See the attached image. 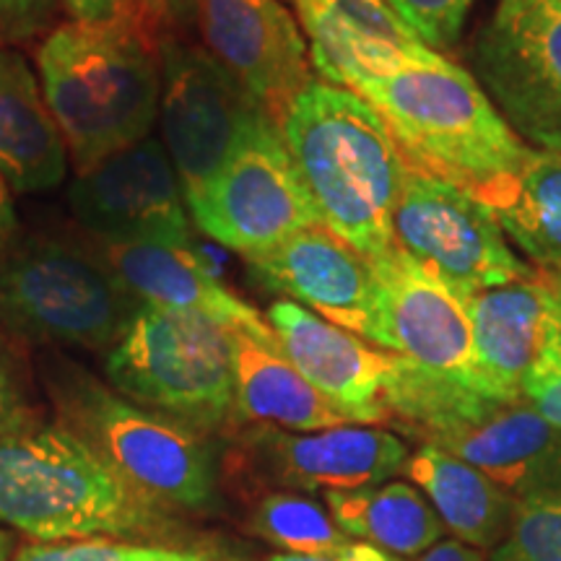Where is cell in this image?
Here are the masks:
<instances>
[{
  "instance_id": "obj_5",
  "label": "cell",
  "mask_w": 561,
  "mask_h": 561,
  "mask_svg": "<svg viewBox=\"0 0 561 561\" xmlns=\"http://www.w3.org/2000/svg\"><path fill=\"white\" fill-rule=\"evenodd\" d=\"M354 94L382 117L409 170L468 195L510 172L525 151L481 83L439 53L377 76Z\"/></svg>"
},
{
  "instance_id": "obj_4",
  "label": "cell",
  "mask_w": 561,
  "mask_h": 561,
  "mask_svg": "<svg viewBox=\"0 0 561 561\" xmlns=\"http://www.w3.org/2000/svg\"><path fill=\"white\" fill-rule=\"evenodd\" d=\"M388 424L489 476L515 500L561 496V432L525 398H496L398 362Z\"/></svg>"
},
{
  "instance_id": "obj_21",
  "label": "cell",
  "mask_w": 561,
  "mask_h": 561,
  "mask_svg": "<svg viewBox=\"0 0 561 561\" xmlns=\"http://www.w3.org/2000/svg\"><path fill=\"white\" fill-rule=\"evenodd\" d=\"M100 244L104 261L140 305L198 312L227 331H248L255 339L278 343L276 333L255 307L237 297L193 244L136 242Z\"/></svg>"
},
{
  "instance_id": "obj_32",
  "label": "cell",
  "mask_w": 561,
  "mask_h": 561,
  "mask_svg": "<svg viewBox=\"0 0 561 561\" xmlns=\"http://www.w3.org/2000/svg\"><path fill=\"white\" fill-rule=\"evenodd\" d=\"M523 398L561 432V328L523 382Z\"/></svg>"
},
{
  "instance_id": "obj_33",
  "label": "cell",
  "mask_w": 561,
  "mask_h": 561,
  "mask_svg": "<svg viewBox=\"0 0 561 561\" xmlns=\"http://www.w3.org/2000/svg\"><path fill=\"white\" fill-rule=\"evenodd\" d=\"M60 0H0V47H19L50 34Z\"/></svg>"
},
{
  "instance_id": "obj_34",
  "label": "cell",
  "mask_w": 561,
  "mask_h": 561,
  "mask_svg": "<svg viewBox=\"0 0 561 561\" xmlns=\"http://www.w3.org/2000/svg\"><path fill=\"white\" fill-rule=\"evenodd\" d=\"M128 11L157 42L182 39L198 26L201 0H125Z\"/></svg>"
},
{
  "instance_id": "obj_12",
  "label": "cell",
  "mask_w": 561,
  "mask_h": 561,
  "mask_svg": "<svg viewBox=\"0 0 561 561\" xmlns=\"http://www.w3.org/2000/svg\"><path fill=\"white\" fill-rule=\"evenodd\" d=\"M392 244L460 297L533 276L473 195L409 167L392 208Z\"/></svg>"
},
{
  "instance_id": "obj_26",
  "label": "cell",
  "mask_w": 561,
  "mask_h": 561,
  "mask_svg": "<svg viewBox=\"0 0 561 561\" xmlns=\"http://www.w3.org/2000/svg\"><path fill=\"white\" fill-rule=\"evenodd\" d=\"M325 500L333 520L346 536L362 538L392 557L416 559L447 533L421 491L403 481L359 491H331Z\"/></svg>"
},
{
  "instance_id": "obj_6",
  "label": "cell",
  "mask_w": 561,
  "mask_h": 561,
  "mask_svg": "<svg viewBox=\"0 0 561 561\" xmlns=\"http://www.w3.org/2000/svg\"><path fill=\"white\" fill-rule=\"evenodd\" d=\"M39 371L58 424L125 483L172 512L214 507L219 491L206 437L128 401L68 356H42Z\"/></svg>"
},
{
  "instance_id": "obj_16",
  "label": "cell",
  "mask_w": 561,
  "mask_h": 561,
  "mask_svg": "<svg viewBox=\"0 0 561 561\" xmlns=\"http://www.w3.org/2000/svg\"><path fill=\"white\" fill-rule=\"evenodd\" d=\"M248 265L271 291L380 346V280L375 263L322 224L297 231Z\"/></svg>"
},
{
  "instance_id": "obj_31",
  "label": "cell",
  "mask_w": 561,
  "mask_h": 561,
  "mask_svg": "<svg viewBox=\"0 0 561 561\" xmlns=\"http://www.w3.org/2000/svg\"><path fill=\"white\" fill-rule=\"evenodd\" d=\"M151 543L110 541V538H89V541H32L19 546L11 561H138L146 557Z\"/></svg>"
},
{
  "instance_id": "obj_30",
  "label": "cell",
  "mask_w": 561,
  "mask_h": 561,
  "mask_svg": "<svg viewBox=\"0 0 561 561\" xmlns=\"http://www.w3.org/2000/svg\"><path fill=\"white\" fill-rule=\"evenodd\" d=\"M430 50L450 47L476 0H385Z\"/></svg>"
},
{
  "instance_id": "obj_17",
  "label": "cell",
  "mask_w": 561,
  "mask_h": 561,
  "mask_svg": "<svg viewBox=\"0 0 561 561\" xmlns=\"http://www.w3.org/2000/svg\"><path fill=\"white\" fill-rule=\"evenodd\" d=\"M265 320L286 359L354 424H388L385 392L401 356L371 348L359 335L318 318L291 299L273 301Z\"/></svg>"
},
{
  "instance_id": "obj_35",
  "label": "cell",
  "mask_w": 561,
  "mask_h": 561,
  "mask_svg": "<svg viewBox=\"0 0 561 561\" xmlns=\"http://www.w3.org/2000/svg\"><path fill=\"white\" fill-rule=\"evenodd\" d=\"M70 21L79 24H107L128 11L125 0H60Z\"/></svg>"
},
{
  "instance_id": "obj_41",
  "label": "cell",
  "mask_w": 561,
  "mask_h": 561,
  "mask_svg": "<svg viewBox=\"0 0 561 561\" xmlns=\"http://www.w3.org/2000/svg\"><path fill=\"white\" fill-rule=\"evenodd\" d=\"M268 561H339L335 557H299V553H276Z\"/></svg>"
},
{
  "instance_id": "obj_7",
  "label": "cell",
  "mask_w": 561,
  "mask_h": 561,
  "mask_svg": "<svg viewBox=\"0 0 561 561\" xmlns=\"http://www.w3.org/2000/svg\"><path fill=\"white\" fill-rule=\"evenodd\" d=\"M138 307L94 240L34 231L0 257V333L16 343L107 354Z\"/></svg>"
},
{
  "instance_id": "obj_25",
  "label": "cell",
  "mask_w": 561,
  "mask_h": 561,
  "mask_svg": "<svg viewBox=\"0 0 561 561\" xmlns=\"http://www.w3.org/2000/svg\"><path fill=\"white\" fill-rule=\"evenodd\" d=\"M403 473L426 494L437 517L460 543L471 549H496L507 538L517 500L437 447L421 445L405 460Z\"/></svg>"
},
{
  "instance_id": "obj_40",
  "label": "cell",
  "mask_w": 561,
  "mask_h": 561,
  "mask_svg": "<svg viewBox=\"0 0 561 561\" xmlns=\"http://www.w3.org/2000/svg\"><path fill=\"white\" fill-rule=\"evenodd\" d=\"M16 549L19 546H16V538H13V533L0 528V561H11Z\"/></svg>"
},
{
  "instance_id": "obj_14",
  "label": "cell",
  "mask_w": 561,
  "mask_h": 561,
  "mask_svg": "<svg viewBox=\"0 0 561 561\" xmlns=\"http://www.w3.org/2000/svg\"><path fill=\"white\" fill-rule=\"evenodd\" d=\"M198 30L219 66L284 123L294 100L314 83L310 45L280 0H201Z\"/></svg>"
},
{
  "instance_id": "obj_36",
  "label": "cell",
  "mask_w": 561,
  "mask_h": 561,
  "mask_svg": "<svg viewBox=\"0 0 561 561\" xmlns=\"http://www.w3.org/2000/svg\"><path fill=\"white\" fill-rule=\"evenodd\" d=\"M19 240V216L13 208V191L9 182L0 178V257L9 252L13 242Z\"/></svg>"
},
{
  "instance_id": "obj_11",
  "label": "cell",
  "mask_w": 561,
  "mask_h": 561,
  "mask_svg": "<svg viewBox=\"0 0 561 561\" xmlns=\"http://www.w3.org/2000/svg\"><path fill=\"white\" fill-rule=\"evenodd\" d=\"M473 70L517 136L561 153V0H500Z\"/></svg>"
},
{
  "instance_id": "obj_13",
  "label": "cell",
  "mask_w": 561,
  "mask_h": 561,
  "mask_svg": "<svg viewBox=\"0 0 561 561\" xmlns=\"http://www.w3.org/2000/svg\"><path fill=\"white\" fill-rule=\"evenodd\" d=\"M68 206L94 242L193 244L185 195L164 144L144 138L76 172Z\"/></svg>"
},
{
  "instance_id": "obj_3",
  "label": "cell",
  "mask_w": 561,
  "mask_h": 561,
  "mask_svg": "<svg viewBox=\"0 0 561 561\" xmlns=\"http://www.w3.org/2000/svg\"><path fill=\"white\" fill-rule=\"evenodd\" d=\"M170 515L58 421L0 442V528L42 543L167 538Z\"/></svg>"
},
{
  "instance_id": "obj_38",
  "label": "cell",
  "mask_w": 561,
  "mask_h": 561,
  "mask_svg": "<svg viewBox=\"0 0 561 561\" xmlns=\"http://www.w3.org/2000/svg\"><path fill=\"white\" fill-rule=\"evenodd\" d=\"M398 561H403V559H398ZM413 561H489V559L481 557L479 551L471 549V546L460 543V541H439L437 546H432L430 551H424Z\"/></svg>"
},
{
  "instance_id": "obj_27",
  "label": "cell",
  "mask_w": 561,
  "mask_h": 561,
  "mask_svg": "<svg viewBox=\"0 0 561 561\" xmlns=\"http://www.w3.org/2000/svg\"><path fill=\"white\" fill-rule=\"evenodd\" d=\"M250 528L263 541L284 549V553L299 557H333L348 543V536L333 520L331 510L291 491L265 496L252 515Z\"/></svg>"
},
{
  "instance_id": "obj_28",
  "label": "cell",
  "mask_w": 561,
  "mask_h": 561,
  "mask_svg": "<svg viewBox=\"0 0 561 561\" xmlns=\"http://www.w3.org/2000/svg\"><path fill=\"white\" fill-rule=\"evenodd\" d=\"M494 561H561V496L517 500L507 538Z\"/></svg>"
},
{
  "instance_id": "obj_24",
  "label": "cell",
  "mask_w": 561,
  "mask_h": 561,
  "mask_svg": "<svg viewBox=\"0 0 561 561\" xmlns=\"http://www.w3.org/2000/svg\"><path fill=\"white\" fill-rule=\"evenodd\" d=\"M471 195L538 268L561 265V153L525 146L510 172Z\"/></svg>"
},
{
  "instance_id": "obj_22",
  "label": "cell",
  "mask_w": 561,
  "mask_h": 561,
  "mask_svg": "<svg viewBox=\"0 0 561 561\" xmlns=\"http://www.w3.org/2000/svg\"><path fill=\"white\" fill-rule=\"evenodd\" d=\"M68 161L30 62L16 47H0V178L13 193H47L66 180Z\"/></svg>"
},
{
  "instance_id": "obj_18",
  "label": "cell",
  "mask_w": 561,
  "mask_h": 561,
  "mask_svg": "<svg viewBox=\"0 0 561 561\" xmlns=\"http://www.w3.org/2000/svg\"><path fill=\"white\" fill-rule=\"evenodd\" d=\"M255 466L280 486L301 491H359L403 473L409 445L388 430L364 424L320 432L261 426L244 442Z\"/></svg>"
},
{
  "instance_id": "obj_1",
  "label": "cell",
  "mask_w": 561,
  "mask_h": 561,
  "mask_svg": "<svg viewBox=\"0 0 561 561\" xmlns=\"http://www.w3.org/2000/svg\"><path fill=\"white\" fill-rule=\"evenodd\" d=\"M37 70L76 172L151 136L161 94L159 42L130 11L107 24H58L39 42Z\"/></svg>"
},
{
  "instance_id": "obj_23",
  "label": "cell",
  "mask_w": 561,
  "mask_h": 561,
  "mask_svg": "<svg viewBox=\"0 0 561 561\" xmlns=\"http://www.w3.org/2000/svg\"><path fill=\"white\" fill-rule=\"evenodd\" d=\"M234 351L237 421L284 432H320L354 424L339 405L312 388L278 343L248 331H229Z\"/></svg>"
},
{
  "instance_id": "obj_8",
  "label": "cell",
  "mask_w": 561,
  "mask_h": 561,
  "mask_svg": "<svg viewBox=\"0 0 561 561\" xmlns=\"http://www.w3.org/2000/svg\"><path fill=\"white\" fill-rule=\"evenodd\" d=\"M104 375L128 401L201 437L237 424L231 335L206 314L140 305L104 354Z\"/></svg>"
},
{
  "instance_id": "obj_19",
  "label": "cell",
  "mask_w": 561,
  "mask_h": 561,
  "mask_svg": "<svg viewBox=\"0 0 561 561\" xmlns=\"http://www.w3.org/2000/svg\"><path fill=\"white\" fill-rule=\"evenodd\" d=\"M312 68L333 87L356 91L377 76L432 58L385 0H291Z\"/></svg>"
},
{
  "instance_id": "obj_29",
  "label": "cell",
  "mask_w": 561,
  "mask_h": 561,
  "mask_svg": "<svg viewBox=\"0 0 561 561\" xmlns=\"http://www.w3.org/2000/svg\"><path fill=\"white\" fill-rule=\"evenodd\" d=\"M45 421L34 398L30 364L19 343L0 333V442Z\"/></svg>"
},
{
  "instance_id": "obj_10",
  "label": "cell",
  "mask_w": 561,
  "mask_h": 561,
  "mask_svg": "<svg viewBox=\"0 0 561 561\" xmlns=\"http://www.w3.org/2000/svg\"><path fill=\"white\" fill-rule=\"evenodd\" d=\"M159 70L161 138L182 195L191 201L206 191L248 130L268 112L206 47L182 39L159 42Z\"/></svg>"
},
{
  "instance_id": "obj_15",
  "label": "cell",
  "mask_w": 561,
  "mask_h": 561,
  "mask_svg": "<svg viewBox=\"0 0 561 561\" xmlns=\"http://www.w3.org/2000/svg\"><path fill=\"white\" fill-rule=\"evenodd\" d=\"M371 263L380 280V346L432 375L473 388L466 297L396 244Z\"/></svg>"
},
{
  "instance_id": "obj_20",
  "label": "cell",
  "mask_w": 561,
  "mask_h": 561,
  "mask_svg": "<svg viewBox=\"0 0 561 561\" xmlns=\"http://www.w3.org/2000/svg\"><path fill=\"white\" fill-rule=\"evenodd\" d=\"M473 333V390L523 398V382L561 328V305L538 273L466 297Z\"/></svg>"
},
{
  "instance_id": "obj_2",
  "label": "cell",
  "mask_w": 561,
  "mask_h": 561,
  "mask_svg": "<svg viewBox=\"0 0 561 561\" xmlns=\"http://www.w3.org/2000/svg\"><path fill=\"white\" fill-rule=\"evenodd\" d=\"M280 136L322 227L371 261L385 255L405 161L371 104L314 81L286 112Z\"/></svg>"
},
{
  "instance_id": "obj_39",
  "label": "cell",
  "mask_w": 561,
  "mask_h": 561,
  "mask_svg": "<svg viewBox=\"0 0 561 561\" xmlns=\"http://www.w3.org/2000/svg\"><path fill=\"white\" fill-rule=\"evenodd\" d=\"M538 276L543 278V284L549 286V291L557 297V301L561 305V265L557 268H546V271H538Z\"/></svg>"
},
{
  "instance_id": "obj_9",
  "label": "cell",
  "mask_w": 561,
  "mask_h": 561,
  "mask_svg": "<svg viewBox=\"0 0 561 561\" xmlns=\"http://www.w3.org/2000/svg\"><path fill=\"white\" fill-rule=\"evenodd\" d=\"M185 206L203 234L244 261L320 224L280 125L268 115L252 125L224 170Z\"/></svg>"
},
{
  "instance_id": "obj_37",
  "label": "cell",
  "mask_w": 561,
  "mask_h": 561,
  "mask_svg": "<svg viewBox=\"0 0 561 561\" xmlns=\"http://www.w3.org/2000/svg\"><path fill=\"white\" fill-rule=\"evenodd\" d=\"M138 561H234L227 553H216L208 549H174V546H153Z\"/></svg>"
}]
</instances>
